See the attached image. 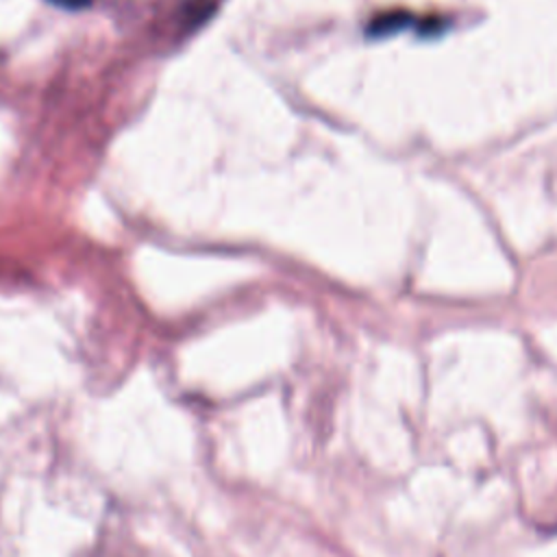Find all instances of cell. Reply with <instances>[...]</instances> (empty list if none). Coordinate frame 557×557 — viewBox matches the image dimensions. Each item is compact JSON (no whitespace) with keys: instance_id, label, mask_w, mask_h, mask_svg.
Here are the masks:
<instances>
[{"instance_id":"cell-1","label":"cell","mask_w":557,"mask_h":557,"mask_svg":"<svg viewBox=\"0 0 557 557\" xmlns=\"http://www.w3.org/2000/svg\"><path fill=\"white\" fill-rule=\"evenodd\" d=\"M52 2H57V4H67V7H78V4H83V0H52Z\"/></svg>"}]
</instances>
